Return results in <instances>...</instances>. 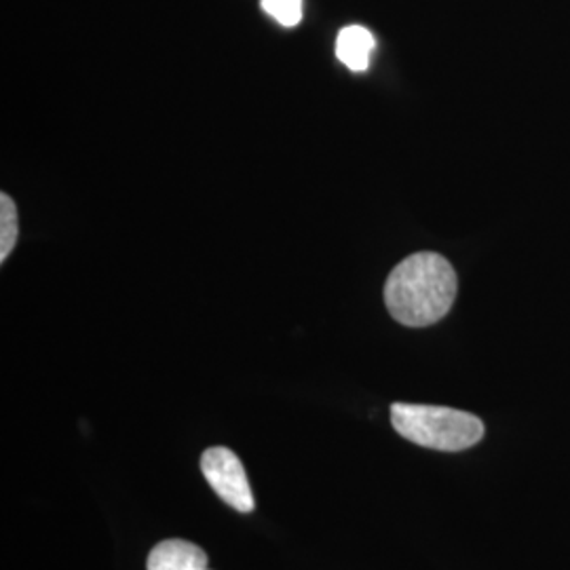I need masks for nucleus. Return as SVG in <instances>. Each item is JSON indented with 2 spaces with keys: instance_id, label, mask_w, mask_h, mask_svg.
I'll list each match as a JSON object with an SVG mask.
<instances>
[{
  "instance_id": "obj_3",
  "label": "nucleus",
  "mask_w": 570,
  "mask_h": 570,
  "mask_svg": "<svg viewBox=\"0 0 570 570\" xmlns=\"http://www.w3.org/2000/svg\"><path fill=\"white\" fill-rule=\"evenodd\" d=\"M202 471L212 490L230 505L233 510L249 513L254 511V494L249 489L244 463L228 449L205 450L202 456Z\"/></svg>"
},
{
  "instance_id": "obj_1",
  "label": "nucleus",
  "mask_w": 570,
  "mask_h": 570,
  "mask_svg": "<svg viewBox=\"0 0 570 570\" xmlns=\"http://www.w3.org/2000/svg\"><path fill=\"white\" fill-rule=\"evenodd\" d=\"M456 289V273L449 261L433 252H419L391 271L385 305L402 326H433L449 315Z\"/></svg>"
},
{
  "instance_id": "obj_6",
  "label": "nucleus",
  "mask_w": 570,
  "mask_h": 570,
  "mask_svg": "<svg viewBox=\"0 0 570 570\" xmlns=\"http://www.w3.org/2000/svg\"><path fill=\"white\" fill-rule=\"evenodd\" d=\"M20 235L18 223V207L9 195H0V261L4 263L7 256L13 252Z\"/></svg>"
},
{
  "instance_id": "obj_5",
  "label": "nucleus",
  "mask_w": 570,
  "mask_h": 570,
  "mask_svg": "<svg viewBox=\"0 0 570 570\" xmlns=\"http://www.w3.org/2000/svg\"><path fill=\"white\" fill-rule=\"evenodd\" d=\"M376 47L374 35L364 26H346L336 39V58L353 72H364Z\"/></svg>"
},
{
  "instance_id": "obj_8",
  "label": "nucleus",
  "mask_w": 570,
  "mask_h": 570,
  "mask_svg": "<svg viewBox=\"0 0 570 570\" xmlns=\"http://www.w3.org/2000/svg\"><path fill=\"white\" fill-rule=\"evenodd\" d=\"M202 570H209V569H207V567H205V569H202Z\"/></svg>"
},
{
  "instance_id": "obj_7",
  "label": "nucleus",
  "mask_w": 570,
  "mask_h": 570,
  "mask_svg": "<svg viewBox=\"0 0 570 570\" xmlns=\"http://www.w3.org/2000/svg\"><path fill=\"white\" fill-rule=\"evenodd\" d=\"M261 7L285 28H294L303 20V0H261Z\"/></svg>"
},
{
  "instance_id": "obj_4",
  "label": "nucleus",
  "mask_w": 570,
  "mask_h": 570,
  "mask_svg": "<svg viewBox=\"0 0 570 570\" xmlns=\"http://www.w3.org/2000/svg\"><path fill=\"white\" fill-rule=\"evenodd\" d=\"M148 570H202L207 567L205 551L183 539L161 541L148 556Z\"/></svg>"
},
{
  "instance_id": "obj_2",
  "label": "nucleus",
  "mask_w": 570,
  "mask_h": 570,
  "mask_svg": "<svg viewBox=\"0 0 570 570\" xmlns=\"http://www.w3.org/2000/svg\"><path fill=\"white\" fill-rule=\"evenodd\" d=\"M393 429L416 446L461 452L475 446L484 438V423L463 410L425 404H393Z\"/></svg>"
}]
</instances>
